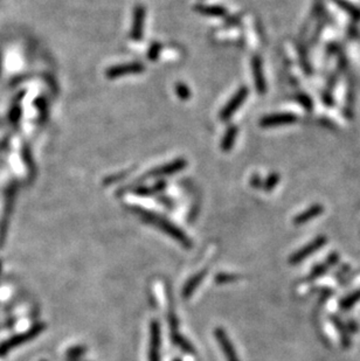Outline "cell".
<instances>
[{
  "label": "cell",
  "mask_w": 360,
  "mask_h": 361,
  "mask_svg": "<svg viewBox=\"0 0 360 361\" xmlns=\"http://www.w3.org/2000/svg\"><path fill=\"white\" fill-rule=\"evenodd\" d=\"M131 211L135 212V213L137 214L143 221L157 227L158 229L163 230L165 234L171 236V238H173L175 241H178V242L182 244L184 248H186V249H190V248L193 247V243H192V240L189 238V236L180 229V228L175 226V224L169 221L167 219L163 218V216L158 215L157 213H153V212L142 210V208H138V207L131 208Z\"/></svg>",
  "instance_id": "obj_1"
},
{
  "label": "cell",
  "mask_w": 360,
  "mask_h": 361,
  "mask_svg": "<svg viewBox=\"0 0 360 361\" xmlns=\"http://www.w3.org/2000/svg\"><path fill=\"white\" fill-rule=\"evenodd\" d=\"M46 328L45 323H38L35 324L34 326H32L30 330H27L26 332H22V333H19L17 336L12 337L9 340L4 342L0 345V356H5L10 351L14 350V348L19 347L20 345L29 343L31 340H33L34 338H37L39 334H41Z\"/></svg>",
  "instance_id": "obj_2"
},
{
  "label": "cell",
  "mask_w": 360,
  "mask_h": 361,
  "mask_svg": "<svg viewBox=\"0 0 360 361\" xmlns=\"http://www.w3.org/2000/svg\"><path fill=\"white\" fill-rule=\"evenodd\" d=\"M248 94H249V89H248L247 87L240 88L233 97L229 99V102L223 107L221 112H220V118H221V120L226 122V120L229 119L232 116L237 112L239 108L242 106L243 102L246 101V98L248 97Z\"/></svg>",
  "instance_id": "obj_3"
},
{
  "label": "cell",
  "mask_w": 360,
  "mask_h": 361,
  "mask_svg": "<svg viewBox=\"0 0 360 361\" xmlns=\"http://www.w3.org/2000/svg\"><path fill=\"white\" fill-rule=\"evenodd\" d=\"M161 345L162 333L161 325L158 320H152L150 323V350L149 361H161Z\"/></svg>",
  "instance_id": "obj_4"
},
{
  "label": "cell",
  "mask_w": 360,
  "mask_h": 361,
  "mask_svg": "<svg viewBox=\"0 0 360 361\" xmlns=\"http://www.w3.org/2000/svg\"><path fill=\"white\" fill-rule=\"evenodd\" d=\"M145 70V67L141 62H130L125 65H119L110 67L107 69L106 76L108 79H118L127 75H136Z\"/></svg>",
  "instance_id": "obj_5"
},
{
  "label": "cell",
  "mask_w": 360,
  "mask_h": 361,
  "mask_svg": "<svg viewBox=\"0 0 360 361\" xmlns=\"http://www.w3.org/2000/svg\"><path fill=\"white\" fill-rule=\"evenodd\" d=\"M187 162L185 159H175L173 162L167 163L165 165L159 166L155 170H152L151 172L146 174L147 178H161V176H166L177 173V172L183 171L184 168L186 167Z\"/></svg>",
  "instance_id": "obj_6"
},
{
  "label": "cell",
  "mask_w": 360,
  "mask_h": 361,
  "mask_svg": "<svg viewBox=\"0 0 360 361\" xmlns=\"http://www.w3.org/2000/svg\"><path fill=\"white\" fill-rule=\"evenodd\" d=\"M146 11L143 5H137L134 10L133 27H131L130 37L135 41H141L144 35V23H145Z\"/></svg>",
  "instance_id": "obj_7"
},
{
  "label": "cell",
  "mask_w": 360,
  "mask_h": 361,
  "mask_svg": "<svg viewBox=\"0 0 360 361\" xmlns=\"http://www.w3.org/2000/svg\"><path fill=\"white\" fill-rule=\"evenodd\" d=\"M325 243H326L325 236H318V238L314 240L313 242H310L309 244H306L305 247L302 248V249H299L297 252H295V254L289 259V263L293 264V266L301 263L303 260H305L307 256L314 254L316 250L319 249V248H322Z\"/></svg>",
  "instance_id": "obj_8"
},
{
  "label": "cell",
  "mask_w": 360,
  "mask_h": 361,
  "mask_svg": "<svg viewBox=\"0 0 360 361\" xmlns=\"http://www.w3.org/2000/svg\"><path fill=\"white\" fill-rule=\"evenodd\" d=\"M214 336H215V339H217L218 343L220 344V346H221V350L223 352V354H225L227 361H240L238 353L235 351V348L229 340V338H228V334L226 333L225 330L221 327L215 328Z\"/></svg>",
  "instance_id": "obj_9"
},
{
  "label": "cell",
  "mask_w": 360,
  "mask_h": 361,
  "mask_svg": "<svg viewBox=\"0 0 360 361\" xmlns=\"http://www.w3.org/2000/svg\"><path fill=\"white\" fill-rule=\"evenodd\" d=\"M251 70H253V78L255 81V87L259 94L263 95L267 90L266 86V79L263 75V68H262V61L259 56H254L251 60Z\"/></svg>",
  "instance_id": "obj_10"
},
{
  "label": "cell",
  "mask_w": 360,
  "mask_h": 361,
  "mask_svg": "<svg viewBox=\"0 0 360 361\" xmlns=\"http://www.w3.org/2000/svg\"><path fill=\"white\" fill-rule=\"evenodd\" d=\"M13 199H14L13 193H10L9 195H7L6 206H5V210H4L2 223H0V248L5 244L7 230H9V222H10V218H11V213H12V208H13Z\"/></svg>",
  "instance_id": "obj_11"
},
{
  "label": "cell",
  "mask_w": 360,
  "mask_h": 361,
  "mask_svg": "<svg viewBox=\"0 0 360 361\" xmlns=\"http://www.w3.org/2000/svg\"><path fill=\"white\" fill-rule=\"evenodd\" d=\"M296 116L291 114H275L266 116L261 119L260 125L263 127H270V126H277L283 125V124H290L296 122Z\"/></svg>",
  "instance_id": "obj_12"
},
{
  "label": "cell",
  "mask_w": 360,
  "mask_h": 361,
  "mask_svg": "<svg viewBox=\"0 0 360 361\" xmlns=\"http://www.w3.org/2000/svg\"><path fill=\"white\" fill-rule=\"evenodd\" d=\"M206 275H207V269H203V270L198 272V274H195L194 276H192V277L187 280L185 286H184L183 292H182L184 299H189L190 297L194 294V291L197 290V288L201 284Z\"/></svg>",
  "instance_id": "obj_13"
},
{
  "label": "cell",
  "mask_w": 360,
  "mask_h": 361,
  "mask_svg": "<svg viewBox=\"0 0 360 361\" xmlns=\"http://www.w3.org/2000/svg\"><path fill=\"white\" fill-rule=\"evenodd\" d=\"M323 211H324L323 206H321V204H315V206L307 208L305 212H303V213L296 216L294 219V223L296 226H301V224L309 222L310 220L315 219L316 216L321 215L323 213Z\"/></svg>",
  "instance_id": "obj_14"
},
{
  "label": "cell",
  "mask_w": 360,
  "mask_h": 361,
  "mask_svg": "<svg viewBox=\"0 0 360 361\" xmlns=\"http://www.w3.org/2000/svg\"><path fill=\"white\" fill-rule=\"evenodd\" d=\"M195 11L202 15H209V17H225L227 13L226 9L217 5H198L195 6Z\"/></svg>",
  "instance_id": "obj_15"
},
{
  "label": "cell",
  "mask_w": 360,
  "mask_h": 361,
  "mask_svg": "<svg viewBox=\"0 0 360 361\" xmlns=\"http://www.w3.org/2000/svg\"><path fill=\"white\" fill-rule=\"evenodd\" d=\"M239 134V127L235 125H232L228 127V130L226 131L225 136H223L222 142H221V148L223 152H228L232 150L233 147L235 139H237V136Z\"/></svg>",
  "instance_id": "obj_16"
},
{
  "label": "cell",
  "mask_w": 360,
  "mask_h": 361,
  "mask_svg": "<svg viewBox=\"0 0 360 361\" xmlns=\"http://www.w3.org/2000/svg\"><path fill=\"white\" fill-rule=\"evenodd\" d=\"M171 339H172V342L174 343V345H177V346L179 348H182L184 352L190 353V354H193V353H195L193 345H192L189 340L185 338V337H183L182 334H180L178 331L171 332Z\"/></svg>",
  "instance_id": "obj_17"
},
{
  "label": "cell",
  "mask_w": 360,
  "mask_h": 361,
  "mask_svg": "<svg viewBox=\"0 0 360 361\" xmlns=\"http://www.w3.org/2000/svg\"><path fill=\"white\" fill-rule=\"evenodd\" d=\"M166 183L162 180V182H158L157 184H155L153 186L146 187V186H141L139 188L136 190V193L141 196H150V195H155L157 193H161L162 191L165 190Z\"/></svg>",
  "instance_id": "obj_18"
},
{
  "label": "cell",
  "mask_w": 360,
  "mask_h": 361,
  "mask_svg": "<svg viewBox=\"0 0 360 361\" xmlns=\"http://www.w3.org/2000/svg\"><path fill=\"white\" fill-rule=\"evenodd\" d=\"M88 351V348L83 345H78V346L70 347L69 350L67 351V360L68 361H74V360H80L82 355H85V353Z\"/></svg>",
  "instance_id": "obj_19"
},
{
  "label": "cell",
  "mask_w": 360,
  "mask_h": 361,
  "mask_svg": "<svg viewBox=\"0 0 360 361\" xmlns=\"http://www.w3.org/2000/svg\"><path fill=\"white\" fill-rule=\"evenodd\" d=\"M278 182H279V176H278V174H276V173L270 174V175L268 176V178L266 179V182L262 184V188H263V190H265V191L269 192V191H271V190H274V188L276 187V185H277Z\"/></svg>",
  "instance_id": "obj_20"
},
{
  "label": "cell",
  "mask_w": 360,
  "mask_h": 361,
  "mask_svg": "<svg viewBox=\"0 0 360 361\" xmlns=\"http://www.w3.org/2000/svg\"><path fill=\"white\" fill-rule=\"evenodd\" d=\"M240 278V276L237 275H230V274H219L215 276V283L218 284H228V283H233L237 282Z\"/></svg>",
  "instance_id": "obj_21"
},
{
  "label": "cell",
  "mask_w": 360,
  "mask_h": 361,
  "mask_svg": "<svg viewBox=\"0 0 360 361\" xmlns=\"http://www.w3.org/2000/svg\"><path fill=\"white\" fill-rule=\"evenodd\" d=\"M162 49H163V46L161 45V43L153 42L150 46L149 50H147V58H149V60H151V61H156V60L158 59L159 54H161Z\"/></svg>",
  "instance_id": "obj_22"
},
{
  "label": "cell",
  "mask_w": 360,
  "mask_h": 361,
  "mask_svg": "<svg viewBox=\"0 0 360 361\" xmlns=\"http://www.w3.org/2000/svg\"><path fill=\"white\" fill-rule=\"evenodd\" d=\"M175 93H177L178 97L184 99V101H185V99H189L191 97L190 88L184 83H178L177 86H175Z\"/></svg>",
  "instance_id": "obj_23"
},
{
  "label": "cell",
  "mask_w": 360,
  "mask_h": 361,
  "mask_svg": "<svg viewBox=\"0 0 360 361\" xmlns=\"http://www.w3.org/2000/svg\"><path fill=\"white\" fill-rule=\"evenodd\" d=\"M360 299V291L354 292L353 295H351L350 297H347L342 302V307L344 310H346V308H350L352 305H353L354 303H357L358 300Z\"/></svg>",
  "instance_id": "obj_24"
},
{
  "label": "cell",
  "mask_w": 360,
  "mask_h": 361,
  "mask_svg": "<svg viewBox=\"0 0 360 361\" xmlns=\"http://www.w3.org/2000/svg\"><path fill=\"white\" fill-rule=\"evenodd\" d=\"M337 3L339 4V5H342L344 7V10H346L347 12H350L351 15H353L354 18H359L360 17V12L358 11V9H354V7L352 6V5H350V4L343 2V0H337Z\"/></svg>",
  "instance_id": "obj_25"
},
{
  "label": "cell",
  "mask_w": 360,
  "mask_h": 361,
  "mask_svg": "<svg viewBox=\"0 0 360 361\" xmlns=\"http://www.w3.org/2000/svg\"><path fill=\"white\" fill-rule=\"evenodd\" d=\"M298 101H299V103L303 104L304 107L307 108V109H309V108L313 107V104H311L310 99L307 98L306 96H304V95H302V96H298Z\"/></svg>",
  "instance_id": "obj_26"
},
{
  "label": "cell",
  "mask_w": 360,
  "mask_h": 361,
  "mask_svg": "<svg viewBox=\"0 0 360 361\" xmlns=\"http://www.w3.org/2000/svg\"><path fill=\"white\" fill-rule=\"evenodd\" d=\"M250 185L253 186L254 188H259V187L262 186L261 180H260V178H259L258 175H254L253 178H251V180H250Z\"/></svg>",
  "instance_id": "obj_27"
},
{
  "label": "cell",
  "mask_w": 360,
  "mask_h": 361,
  "mask_svg": "<svg viewBox=\"0 0 360 361\" xmlns=\"http://www.w3.org/2000/svg\"><path fill=\"white\" fill-rule=\"evenodd\" d=\"M173 361H183V360H180V359H174Z\"/></svg>",
  "instance_id": "obj_28"
},
{
  "label": "cell",
  "mask_w": 360,
  "mask_h": 361,
  "mask_svg": "<svg viewBox=\"0 0 360 361\" xmlns=\"http://www.w3.org/2000/svg\"><path fill=\"white\" fill-rule=\"evenodd\" d=\"M74 361H81V360H74Z\"/></svg>",
  "instance_id": "obj_29"
}]
</instances>
